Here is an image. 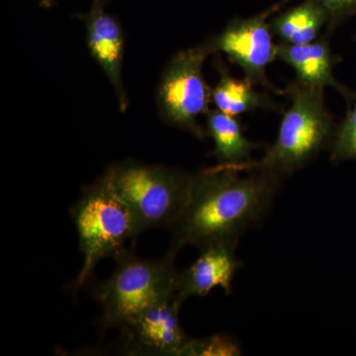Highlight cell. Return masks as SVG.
<instances>
[{"mask_svg":"<svg viewBox=\"0 0 356 356\" xmlns=\"http://www.w3.org/2000/svg\"><path fill=\"white\" fill-rule=\"evenodd\" d=\"M288 92L291 105L266 154L259 161L220 165L236 172H267L284 178L331 147L337 126L325 106L324 88L296 81L290 84Z\"/></svg>","mask_w":356,"mask_h":356,"instance_id":"cell-2","label":"cell"},{"mask_svg":"<svg viewBox=\"0 0 356 356\" xmlns=\"http://www.w3.org/2000/svg\"><path fill=\"white\" fill-rule=\"evenodd\" d=\"M175 257L170 250L159 259H143L129 250L116 255L113 273L95 289L104 327L121 329L149 307L175 298L179 274Z\"/></svg>","mask_w":356,"mask_h":356,"instance_id":"cell-4","label":"cell"},{"mask_svg":"<svg viewBox=\"0 0 356 356\" xmlns=\"http://www.w3.org/2000/svg\"><path fill=\"white\" fill-rule=\"evenodd\" d=\"M70 215L79 236L83 266L76 286H83L98 262L123 252L128 240L137 238L135 224L120 199L102 180L86 187L81 198L72 206Z\"/></svg>","mask_w":356,"mask_h":356,"instance_id":"cell-5","label":"cell"},{"mask_svg":"<svg viewBox=\"0 0 356 356\" xmlns=\"http://www.w3.org/2000/svg\"><path fill=\"white\" fill-rule=\"evenodd\" d=\"M327 22L329 16L324 7L315 0H305L300 6L275 16L269 25L283 43L305 44L315 42Z\"/></svg>","mask_w":356,"mask_h":356,"instance_id":"cell-13","label":"cell"},{"mask_svg":"<svg viewBox=\"0 0 356 356\" xmlns=\"http://www.w3.org/2000/svg\"><path fill=\"white\" fill-rule=\"evenodd\" d=\"M238 240H225L201 248L197 259L178 274L175 301L182 307L191 297L207 296L214 288L221 287L227 295L242 261L236 257Z\"/></svg>","mask_w":356,"mask_h":356,"instance_id":"cell-9","label":"cell"},{"mask_svg":"<svg viewBox=\"0 0 356 356\" xmlns=\"http://www.w3.org/2000/svg\"><path fill=\"white\" fill-rule=\"evenodd\" d=\"M324 7L329 16V29L343 24L351 16L356 15V0H315Z\"/></svg>","mask_w":356,"mask_h":356,"instance_id":"cell-17","label":"cell"},{"mask_svg":"<svg viewBox=\"0 0 356 356\" xmlns=\"http://www.w3.org/2000/svg\"><path fill=\"white\" fill-rule=\"evenodd\" d=\"M175 298L149 307L121 327L126 355L180 356L191 337L180 325Z\"/></svg>","mask_w":356,"mask_h":356,"instance_id":"cell-8","label":"cell"},{"mask_svg":"<svg viewBox=\"0 0 356 356\" xmlns=\"http://www.w3.org/2000/svg\"><path fill=\"white\" fill-rule=\"evenodd\" d=\"M86 27V43L91 56L108 79L121 111L128 106L123 83L125 38L118 21L104 10L103 0H93L88 13L81 15Z\"/></svg>","mask_w":356,"mask_h":356,"instance_id":"cell-10","label":"cell"},{"mask_svg":"<svg viewBox=\"0 0 356 356\" xmlns=\"http://www.w3.org/2000/svg\"><path fill=\"white\" fill-rule=\"evenodd\" d=\"M99 179L127 207L138 238L175 224L188 197L191 175L127 159L110 165Z\"/></svg>","mask_w":356,"mask_h":356,"instance_id":"cell-3","label":"cell"},{"mask_svg":"<svg viewBox=\"0 0 356 356\" xmlns=\"http://www.w3.org/2000/svg\"><path fill=\"white\" fill-rule=\"evenodd\" d=\"M278 7L274 6L255 17L232 20L224 31L214 38L216 51H222L240 65L245 77L254 86L273 88L267 79L266 69L276 58V46L266 19Z\"/></svg>","mask_w":356,"mask_h":356,"instance_id":"cell-7","label":"cell"},{"mask_svg":"<svg viewBox=\"0 0 356 356\" xmlns=\"http://www.w3.org/2000/svg\"><path fill=\"white\" fill-rule=\"evenodd\" d=\"M238 172L221 165L191 175L188 197L170 227L168 250L185 245L203 248L225 240H240L250 226L266 216L283 177L267 172Z\"/></svg>","mask_w":356,"mask_h":356,"instance_id":"cell-1","label":"cell"},{"mask_svg":"<svg viewBox=\"0 0 356 356\" xmlns=\"http://www.w3.org/2000/svg\"><path fill=\"white\" fill-rule=\"evenodd\" d=\"M330 151L332 163L356 161V96L348 104L343 120L337 126Z\"/></svg>","mask_w":356,"mask_h":356,"instance_id":"cell-15","label":"cell"},{"mask_svg":"<svg viewBox=\"0 0 356 356\" xmlns=\"http://www.w3.org/2000/svg\"><path fill=\"white\" fill-rule=\"evenodd\" d=\"M242 353L234 337L217 334L200 339L191 337L182 348L180 356H238Z\"/></svg>","mask_w":356,"mask_h":356,"instance_id":"cell-16","label":"cell"},{"mask_svg":"<svg viewBox=\"0 0 356 356\" xmlns=\"http://www.w3.org/2000/svg\"><path fill=\"white\" fill-rule=\"evenodd\" d=\"M213 51H216L214 38L178 51L166 65L156 95L161 120L200 140L205 139L206 132L199 125V117L209 112L212 99L203 67Z\"/></svg>","mask_w":356,"mask_h":356,"instance_id":"cell-6","label":"cell"},{"mask_svg":"<svg viewBox=\"0 0 356 356\" xmlns=\"http://www.w3.org/2000/svg\"><path fill=\"white\" fill-rule=\"evenodd\" d=\"M207 131L214 140L213 156L219 165H234L247 163L259 144L248 140L236 116L213 110L207 113Z\"/></svg>","mask_w":356,"mask_h":356,"instance_id":"cell-12","label":"cell"},{"mask_svg":"<svg viewBox=\"0 0 356 356\" xmlns=\"http://www.w3.org/2000/svg\"><path fill=\"white\" fill-rule=\"evenodd\" d=\"M215 67L220 79L216 86L211 90V97L218 110L238 116L270 105L266 96L255 90L254 84L247 77L236 79L232 76L219 57L215 58Z\"/></svg>","mask_w":356,"mask_h":356,"instance_id":"cell-14","label":"cell"},{"mask_svg":"<svg viewBox=\"0 0 356 356\" xmlns=\"http://www.w3.org/2000/svg\"><path fill=\"white\" fill-rule=\"evenodd\" d=\"M276 58L291 65L300 83L320 88L332 86L346 98L348 105L355 99L356 92L344 88L334 79V67L341 58L332 53L327 40L305 44H278Z\"/></svg>","mask_w":356,"mask_h":356,"instance_id":"cell-11","label":"cell"}]
</instances>
